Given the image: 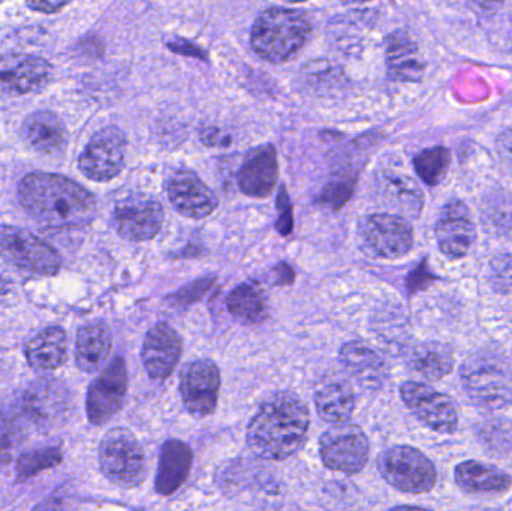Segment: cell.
I'll return each instance as SVG.
<instances>
[{
  "label": "cell",
  "mask_w": 512,
  "mask_h": 511,
  "mask_svg": "<svg viewBox=\"0 0 512 511\" xmlns=\"http://www.w3.org/2000/svg\"><path fill=\"white\" fill-rule=\"evenodd\" d=\"M18 198L33 219L54 230L84 227L96 215L95 197L60 174H27L18 186Z\"/></svg>",
  "instance_id": "1"
},
{
  "label": "cell",
  "mask_w": 512,
  "mask_h": 511,
  "mask_svg": "<svg viewBox=\"0 0 512 511\" xmlns=\"http://www.w3.org/2000/svg\"><path fill=\"white\" fill-rule=\"evenodd\" d=\"M309 423V408L297 395L274 393L249 423V449L265 461H285L303 447Z\"/></svg>",
  "instance_id": "2"
},
{
  "label": "cell",
  "mask_w": 512,
  "mask_h": 511,
  "mask_svg": "<svg viewBox=\"0 0 512 511\" xmlns=\"http://www.w3.org/2000/svg\"><path fill=\"white\" fill-rule=\"evenodd\" d=\"M309 36L310 23L303 14L271 8L256 20L251 44L262 59L282 63L294 57L306 45Z\"/></svg>",
  "instance_id": "3"
},
{
  "label": "cell",
  "mask_w": 512,
  "mask_h": 511,
  "mask_svg": "<svg viewBox=\"0 0 512 511\" xmlns=\"http://www.w3.org/2000/svg\"><path fill=\"white\" fill-rule=\"evenodd\" d=\"M472 402L486 410H502L512 402V372L504 357L490 351L472 354L460 369Z\"/></svg>",
  "instance_id": "4"
},
{
  "label": "cell",
  "mask_w": 512,
  "mask_h": 511,
  "mask_svg": "<svg viewBox=\"0 0 512 511\" xmlns=\"http://www.w3.org/2000/svg\"><path fill=\"white\" fill-rule=\"evenodd\" d=\"M99 465L104 476L120 488H138L146 480V453L126 428L107 432L99 446Z\"/></svg>",
  "instance_id": "5"
},
{
  "label": "cell",
  "mask_w": 512,
  "mask_h": 511,
  "mask_svg": "<svg viewBox=\"0 0 512 511\" xmlns=\"http://www.w3.org/2000/svg\"><path fill=\"white\" fill-rule=\"evenodd\" d=\"M379 473L388 485L406 494H427L438 482L435 464L421 450L394 446L378 461Z\"/></svg>",
  "instance_id": "6"
},
{
  "label": "cell",
  "mask_w": 512,
  "mask_h": 511,
  "mask_svg": "<svg viewBox=\"0 0 512 511\" xmlns=\"http://www.w3.org/2000/svg\"><path fill=\"white\" fill-rule=\"evenodd\" d=\"M0 257L21 272L53 276L62 267L59 252L39 239L32 231L20 227H0Z\"/></svg>",
  "instance_id": "7"
},
{
  "label": "cell",
  "mask_w": 512,
  "mask_h": 511,
  "mask_svg": "<svg viewBox=\"0 0 512 511\" xmlns=\"http://www.w3.org/2000/svg\"><path fill=\"white\" fill-rule=\"evenodd\" d=\"M74 399L71 390L57 378H39L24 393L23 413L42 434H51L71 419Z\"/></svg>",
  "instance_id": "8"
},
{
  "label": "cell",
  "mask_w": 512,
  "mask_h": 511,
  "mask_svg": "<svg viewBox=\"0 0 512 511\" xmlns=\"http://www.w3.org/2000/svg\"><path fill=\"white\" fill-rule=\"evenodd\" d=\"M319 455L328 470L357 474L369 462V440L360 426L336 423L319 440Z\"/></svg>",
  "instance_id": "9"
},
{
  "label": "cell",
  "mask_w": 512,
  "mask_h": 511,
  "mask_svg": "<svg viewBox=\"0 0 512 511\" xmlns=\"http://www.w3.org/2000/svg\"><path fill=\"white\" fill-rule=\"evenodd\" d=\"M400 396L406 408L427 428L445 435L456 432L459 426V413L456 402L450 396L415 381L403 383L400 387Z\"/></svg>",
  "instance_id": "10"
},
{
  "label": "cell",
  "mask_w": 512,
  "mask_h": 511,
  "mask_svg": "<svg viewBox=\"0 0 512 511\" xmlns=\"http://www.w3.org/2000/svg\"><path fill=\"white\" fill-rule=\"evenodd\" d=\"M126 135L117 126L96 132L78 159V167L87 179L108 182L119 176L125 165Z\"/></svg>",
  "instance_id": "11"
},
{
  "label": "cell",
  "mask_w": 512,
  "mask_h": 511,
  "mask_svg": "<svg viewBox=\"0 0 512 511\" xmlns=\"http://www.w3.org/2000/svg\"><path fill=\"white\" fill-rule=\"evenodd\" d=\"M164 218L161 203L146 194H132L123 198L116 204L113 215L117 233L131 242L155 239Z\"/></svg>",
  "instance_id": "12"
},
{
  "label": "cell",
  "mask_w": 512,
  "mask_h": 511,
  "mask_svg": "<svg viewBox=\"0 0 512 511\" xmlns=\"http://www.w3.org/2000/svg\"><path fill=\"white\" fill-rule=\"evenodd\" d=\"M366 245L385 260L405 257L414 245V230L408 219L394 213L366 216L360 225Z\"/></svg>",
  "instance_id": "13"
},
{
  "label": "cell",
  "mask_w": 512,
  "mask_h": 511,
  "mask_svg": "<svg viewBox=\"0 0 512 511\" xmlns=\"http://www.w3.org/2000/svg\"><path fill=\"white\" fill-rule=\"evenodd\" d=\"M221 390V372L212 360L188 363L180 375V395L186 410L194 417L215 413Z\"/></svg>",
  "instance_id": "14"
},
{
  "label": "cell",
  "mask_w": 512,
  "mask_h": 511,
  "mask_svg": "<svg viewBox=\"0 0 512 511\" xmlns=\"http://www.w3.org/2000/svg\"><path fill=\"white\" fill-rule=\"evenodd\" d=\"M128 392V371L122 357H116L90 384L86 411L92 425L101 426L116 416Z\"/></svg>",
  "instance_id": "15"
},
{
  "label": "cell",
  "mask_w": 512,
  "mask_h": 511,
  "mask_svg": "<svg viewBox=\"0 0 512 511\" xmlns=\"http://www.w3.org/2000/svg\"><path fill=\"white\" fill-rule=\"evenodd\" d=\"M48 60L32 54L9 53L0 56V96H23L39 92L51 80Z\"/></svg>",
  "instance_id": "16"
},
{
  "label": "cell",
  "mask_w": 512,
  "mask_h": 511,
  "mask_svg": "<svg viewBox=\"0 0 512 511\" xmlns=\"http://www.w3.org/2000/svg\"><path fill=\"white\" fill-rule=\"evenodd\" d=\"M439 251L451 260L466 257L477 237L471 210L463 201L451 200L442 207L435 227Z\"/></svg>",
  "instance_id": "17"
},
{
  "label": "cell",
  "mask_w": 512,
  "mask_h": 511,
  "mask_svg": "<svg viewBox=\"0 0 512 511\" xmlns=\"http://www.w3.org/2000/svg\"><path fill=\"white\" fill-rule=\"evenodd\" d=\"M168 200L180 215L204 219L218 207L215 192L189 170H177L167 182Z\"/></svg>",
  "instance_id": "18"
},
{
  "label": "cell",
  "mask_w": 512,
  "mask_h": 511,
  "mask_svg": "<svg viewBox=\"0 0 512 511\" xmlns=\"http://www.w3.org/2000/svg\"><path fill=\"white\" fill-rule=\"evenodd\" d=\"M182 356V339L167 323L156 324L144 339L141 360L150 378L165 381L173 374Z\"/></svg>",
  "instance_id": "19"
},
{
  "label": "cell",
  "mask_w": 512,
  "mask_h": 511,
  "mask_svg": "<svg viewBox=\"0 0 512 511\" xmlns=\"http://www.w3.org/2000/svg\"><path fill=\"white\" fill-rule=\"evenodd\" d=\"M379 203L406 219L420 218L424 207V194L414 179L385 170L378 174L375 182Z\"/></svg>",
  "instance_id": "20"
},
{
  "label": "cell",
  "mask_w": 512,
  "mask_h": 511,
  "mask_svg": "<svg viewBox=\"0 0 512 511\" xmlns=\"http://www.w3.org/2000/svg\"><path fill=\"white\" fill-rule=\"evenodd\" d=\"M276 150L273 146L259 147L246 158L237 174L240 191L254 198H265L273 192L277 182Z\"/></svg>",
  "instance_id": "21"
},
{
  "label": "cell",
  "mask_w": 512,
  "mask_h": 511,
  "mask_svg": "<svg viewBox=\"0 0 512 511\" xmlns=\"http://www.w3.org/2000/svg\"><path fill=\"white\" fill-rule=\"evenodd\" d=\"M194 464V452L180 440H168L162 446L155 488L159 495L170 497L182 488Z\"/></svg>",
  "instance_id": "22"
},
{
  "label": "cell",
  "mask_w": 512,
  "mask_h": 511,
  "mask_svg": "<svg viewBox=\"0 0 512 511\" xmlns=\"http://www.w3.org/2000/svg\"><path fill=\"white\" fill-rule=\"evenodd\" d=\"M340 360L349 375L364 389H381L387 381L388 369L384 360L361 342L343 345L340 348Z\"/></svg>",
  "instance_id": "23"
},
{
  "label": "cell",
  "mask_w": 512,
  "mask_h": 511,
  "mask_svg": "<svg viewBox=\"0 0 512 511\" xmlns=\"http://www.w3.org/2000/svg\"><path fill=\"white\" fill-rule=\"evenodd\" d=\"M110 327L104 321H92L78 330L75 341V362L87 374L98 372L111 353Z\"/></svg>",
  "instance_id": "24"
},
{
  "label": "cell",
  "mask_w": 512,
  "mask_h": 511,
  "mask_svg": "<svg viewBox=\"0 0 512 511\" xmlns=\"http://www.w3.org/2000/svg\"><path fill=\"white\" fill-rule=\"evenodd\" d=\"M454 479L469 494H502L512 486V477L495 465L481 461L460 462L454 468Z\"/></svg>",
  "instance_id": "25"
},
{
  "label": "cell",
  "mask_w": 512,
  "mask_h": 511,
  "mask_svg": "<svg viewBox=\"0 0 512 511\" xmlns=\"http://www.w3.org/2000/svg\"><path fill=\"white\" fill-rule=\"evenodd\" d=\"M387 69L390 78L396 81L412 83L423 77L420 51L411 36L403 30H396L387 38Z\"/></svg>",
  "instance_id": "26"
},
{
  "label": "cell",
  "mask_w": 512,
  "mask_h": 511,
  "mask_svg": "<svg viewBox=\"0 0 512 511\" xmlns=\"http://www.w3.org/2000/svg\"><path fill=\"white\" fill-rule=\"evenodd\" d=\"M24 140L41 153H54L66 143V129L57 114L48 110L35 111L24 119L21 128Z\"/></svg>",
  "instance_id": "27"
},
{
  "label": "cell",
  "mask_w": 512,
  "mask_h": 511,
  "mask_svg": "<svg viewBox=\"0 0 512 511\" xmlns=\"http://www.w3.org/2000/svg\"><path fill=\"white\" fill-rule=\"evenodd\" d=\"M454 350L444 342H423L415 345L408 356V366L424 380L439 381L453 372Z\"/></svg>",
  "instance_id": "28"
},
{
  "label": "cell",
  "mask_w": 512,
  "mask_h": 511,
  "mask_svg": "<svg viewBox=\"0 0 512 511\" xmlns=\"http://www.w3.org/2000/svg\"><path fill=\"white\" fill-rule=\"evenodd\" d=\"M315 405L319 417L328 423L348 422L354 413L355 396L345 380H330L319 384L315 392Z\"/></svg>",
  "instance_id": "29"
},
{
  "label": "cell",
  "mask_w": 512,
  "mask_h": 511,
  "mask_svg": "<svg viewBox=\"0 0 512 511\" xmlns=\"http://www.w3.org/2000/svg\"><path fill=\"white\" fill-rule=\"evenodd\" d=\"M26 359L33 369L54 371L65 363L66 333L62 327H47L27 344Z\"/></svg>",
  "instance_id": "30"
},
{
  "label": "cell",
  "mask_w": 512,
  "mask_h": 511,
  "mask_svg": "<svg viewBox=\"0 0 512 511\" xmlns=\"http://www.w3.org/2000/svg\"><path fill=\"white\" fill-rule=\"evenodd\" d=\"M231 315L245 323H259L267 315L264 297L254 285L242 284L231 291L227 299Z\"/></svg>",
  "instance_id": "31"
},
{
  "label": "cell",
  "mask_w": 512,
  "mask_h": 511,
  "mask_svg": "<svg viewBox=\"0 0 512 511\" xmlns=\"http://www.w3.org/2000/svg\"><path fill=\"white\" fill-rule=\"evenodd\" d=\"M27 441L26 423L12 410H0V464H8Z\"/></svg>",
  "instance_id": "32"
},
{
  "label": "cell",
  "mask_w": 512,
  "mask_h": 511,
  "mask_svg": "<svg viewBox=\"0 0 512 511\" xmlns=\"http://www.w3.org/2000/svg\"><path fill=\"white\" fill-rule=\"evenodd\" d=\"M415 171L426 185L436 186L447 176L450 152L445 147H432L418 153L414 159Z\"/></svg>",
  "instance_id": "33"
},
{
  "label": "cell",
  "mask_w": 512,
  "mask_h": 511,
  "mask_svg": "<svg viewBox=\"0 0 512 511\" xmlns=\"http://www.w3.org/2000/svg\"><path fill=\"white\" fill-rule=\"evenodd\" d=\"M62 462V452L57 447H42L23 453L17 461L18 479H29L42 471L50 470Z\"/></svg>",
  "instance_id": "34"
},
{
  "label": "cell",
  "mask_w": 512,
  "mask_h": 511,
  "mask_svg": "<svg viewBox=\"0 0 512 511\" xmlns=\"http://www.w3.org/2000/svg\"><path fill=\"white\" fill-rule=\"evenodd\" d=\"M483 221L487 231L504 234L512 228V201L504 194L492 195L486 200Z\"/></svg>",
  "instance_id": "35"
},
{
  "label": "cell",
  "mask_w": 512,
  "mask_h": 511,
  "mask_svg": "<svg viewBox=\"0 0 512 511\" xmlns=\"http://www.w3.org/2000/svg\"><path fill=\"white\" fill-rule=\"evenodd\" d=\"M352 191H354V186L351 182L334 183L324 189L322 201H325L328 206H333L334 209H339L351 197Z\"/></svg>",
  "instance_id": "36"
},
{
  "label": "cell",
  "mask_w": 512,
  "mask_h": 511,
  "mask_svg": "<svg viewBox=\"0 0 512 511\" xmlns=\"http://www.w3.org/2000/svg\"><path fill=\"white\" fill-rule=\"evenodd\" d=\"M277 206H279V222H277V230L279 233H282L283 236L291 233L292 230V215H291V204H289L288 195H286L285 189H282V192L279 194V198H277Z\"/></svg>",
  "instance_id": "37"
},
{
  "label": "cell",
  "mask_w": 512,
  "mask_h": 511,
  "mask_svg": "<svg viewBox=\"0 0 512 511\" xmlns=\"http://www.w3.org/2000/svg\"><path fill=\"white\" fill-rule=\"evenodd\" d=\"M72 0H26L27 6L42 14H54L69 5Z\"/></svg>",
  "instance_id": "38"
},
{
  "label": "cell",
  "mask_w": 512,
  "mask_h": 511,
  "mask_svg": "<svg viewBox=\"0 0 512 511\" xmlns=\"http://www.w3.org/2000/svg\"><path fill=\"white\" fill-rule=\"evenodd\" d=\"M496 146H498V153L502 161L512 170V131L504 132V134L498 138Z\"/></svg>",
  "instance_id": "39"
},
{
  "label": "cell",
  "mask_w": 512,
  "mask_h": 511,
  "mask_svg": "<svg viewBox=\"0 0 512 511\" xmlns=\"http://www.w3.org/2000/svg\"><path fill=\"white\" fill-rule=\"evenodd\" d=\"M505 0H468L469 5L481 14H495L504 5Z\"/></svg>",
  "instance_id": "40"
},
{
  "label": "cell",
  "mask_w": 512,
  "mask_h": 511,
  "mask_svg": "<svg viewBox=\"0 0 512 511\" xmlns=\"http://www.w3.org/2000/svg\"><path fill=\"white\" fill-rule=\"evenodd\" d=\"M9 290H11V287H9L8 279H6L5 276L0 273V299L8 296Z\"/></svg>",
  "instance_id": "41"
},
{
  "label": "cell",
  "mask_w": 512,
  "mask_h": 511,
  "mask_svg": "<svg viewBox=\"0 0 512 511\" xmlns=\"http://www.w3.org/2000/svg\"><path fill=\"white\" fill-rule=\"evenodd\" d=\"M346 3H352V5H363V3L376 2V0H343Z\"/></svg>",
  "instance_id": "42"
},
{
  "label": "cell",
  "mask_w": 512,
  "mask_h": 511,
  "mask_svg": "<svg viewBox=\"0 0 512 511\" xmlns=\"http://www.w3.org/2000/svg\"><path fill=\"white\" fill-rule=\"evenodd\" d=\"M285 2L300 3V2H304V0H285Z\"/></svg>",
  "instance_id": "43"
}]
</instances>
